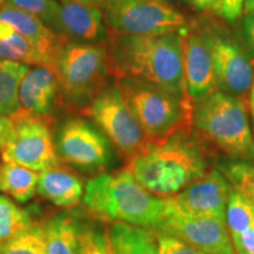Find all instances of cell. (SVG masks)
<instances>
[{"mask_svg":"<svg viewBox=\"0 0 254 254\" xmlns=\"http://www.w3.org/2000/svg\"><path fill=\"white\" fill-rule=\"evenodd\" d=\"M13 132V124L9 117L0 113V150L7 144Z\"/></svg>","mask_w":254,"mask_h":254,"instance_id":"obj_32","label":"cell"},{"mask_svg":"<svg viewBox=\"0 0 254 254\" xmlns=\"http://www.w3.org/2000/svg\"><path fill=\"white\" fill-rule=\"evenodd\" d=\"M0 254H46L44 226H32L0 245Z\"/></svg>","mask_w":254,"mask_h":254,"instance_id":"obj_27","label":"cell"},{"mask_svg":"<svg viewBox=\"0 0 254 254\" xmlns=\"http://www.w3.org/2000/svg\"><path fill=\"white\" fill-rule=\"evenodd\" d=\"M244 37L249 49L254 57V14L245 15L244 19Z\"/></svg>","mask_w":254,"mask_h":254,"instance_id":"obj_34","label":"cell"},{"mask_svg":"<svg viewBox=\"0 0 254 254\" xmlns=\"http://www.w3.org/2000/svg\"><path fill=\"white\" fill-rule=\"evenodd\" d=\"M201 254H205V253H201Z\"/></svg>","mask_w":254,"mask_h":254,"instance_id":"obj_42","label":"cell"},{"mask_svg":"<svg viewBox=\"0 0 254 254\" xmlns=\"http://www.w3.org/2000/svg\"><path fill=\"white\" fill-rule=\"evenodd\" d=\"M109 34L155 36L189 30L173 6L155 0H97Z\"/></svg>","mask_w":254,"mask_h":254,"instance_id":"obj_8","label":"cell"},{"mask_svg":"<svg viewBox=\"0 0 254 254\" xmlns=\"http://www.w3.org/2000/svg\"><path fill=\"white\" fill-rule=\"evenodd\" d=\"M247 200H249V201H251L252 202V204L254 205V195H252V196H250V198H246Z\"/></svg>","mask_w":254,"mask_h":254,"instance_id":"obj_39","label":"cell"},{"mask_svg":"<svg viewBox=\"0 0 254 254\" xmlns=\"http://www.w3.org/2000/svg\"><path fill=\"white\" fill-rule=\"evenodd\" d=\"M82 113L106 135L126 163L147 150L152 144L114 78L101 87Z\"/></svg>","mask_w":254,"mask_h":254,"instance_id":"obj_7","label":"cell"},{"mask_svg":"<svg viewBox=\"0 0 254 254\" xmlns=\"http://www.w3.org/2000/svg\"><path fill=\"white\" fill-rule=\"evenodd\" d=\"M114 254H159L153 231L116 222L109 231Z\"/></svg>","mask_w":254,"mask_h":254,"instance_id":"obj_20","label":"cell"},{"mask_svg":"<svg viewBox=\"0 0 254 254\" xmlns=\"http://www.w3.org/2000/svg\"><path fill=\"white\" fill-rule=\"evenodd\" d=\"M196 9L205 12H214L220 13L222 0H189Z\"/></svg>","mask_w":254,"mask_h":254,"instance_id":"obj_33","label":"cell"},{"mask_svg":"<svg viewBox=\"0 0 254 254\" xmlns=\"http://www.w3.org/2000/svg\"><path fill=\"white\" fill-rule=\"evenodd\" d=\"M254 14V0H245L244 1L243 15Z\"/></svg>","mask_w":254,"mask_h":254,"instance_id":"obj_35","label":"cell"},{"mask_svg":"<svg viewBox=\"0 0 254 254\" xmlns=\"http://www.w3.org/2000/svg\"><path fill=\"white\" fill-rule=\"evenodd\" d=\"M231 189L245 198L254 195V159H234L219 165Z\"/></svg>","mask_w":254,"mask_h":254,"instance_id":"obj_25","label":"cell"},{"mask_svg":"<svg viewBox=\"0 0 254 254\" xmlns=\"http://www.w3.org/2000/svg\"><path fill=\"white\" fill-rule=\"evenodd\" d=\"M13 132L1 148L2 163H14L41 172L59 165L51 117H39L20 110L9 117Z\"/></svg>","mask_w":254,"mask_h":254,"instance_id":"obj_9","label":"cell"},{"mask_svg":"<svg viewBox=\"0 0 254 254\" xmlns=\"http://www.w3.org/2000/svg\"><path fill=\"white\" fill-rule=\"evenodd\" d=\"M1 151H0V165H1Z\"/></svg>","mask_w":254,"mask_h":254,"instance_id":"obj_41","label":"cell"},{"mask_svg":"<svg viewBox=\"0 0 254 254\" xmlns=\"http://www.w3.org/2000/svg\"><path fill=\"white\" fill-rule=\"evenodd\" d=\"M0 59L23 63L28 66H49L46 59L30 40L2 20H0Z\"/></svg>","mask_w":254,"mask_h":254,"instance_id":"obj_23","label":"cell"},{"mask_svg":"<svg viewBox=\"0 0 254 254\" xmlns=\"http://www.w3.org/2000/svg\"><path fill=\"white\" fill-rule=\"evenodd\" d=\"M231 190L224 174L218 168H212L204 177L167 200L174 211L184 215L226 219Z\"/></svg>","mask_w":254,"mask_h":254,"instance_id":"obj_12","label":"cell"},{"mask_svg":"<svg viewBox=\"0 0 254 254\" xmlns=\"http://www.w3.org/2000/svg\"><path fill=\"white\" fill-rule=\"evenodd\" d=\"M80 1H97V0H80Z\"/></svg>","mask_w":254,"mask_h":254,"instance_id":"obj_40","label":"cell"},{"mask_svg":"<svg viewBox=\"0 0 254 254\" xmlns=\"http://www.w3.org/2000/svg\"><path fill=\"white\" fill-rule=\"evenodd\" d=\"M7 2H8V0H0V8H2L4 6L7 5Z\"/></svg>","mask_w":254,"mask_h":254,"instance_id":"obj_37","label":"cell"},{"mask_svg":"<svg viewBox=\"0 0 254 254\" xmlns=\"http://www.w3.org/2000/svg\"><path fill=\"white\" fill-rule=\"evenodd\" d=\"M32 226L30 215L7 196L0 194V245Z\"/></svg>","mask_w":254,"mask_h":254,"instance_id":"obj_26","label":"cell"},{"mask_svg":"<svg viewBox=\"0 0 254 254\" xmlns=\"http://www.w3.org/2000/svg\"><path fill=\"white\" fill-rule=\"evenodd\" d=\"M218 90L245 99L254 80V63L231 38L207 33Z\"/></svg>","mask_w":254,"mask_h":254,"instance_id":"obj_13","label":"cell"},{"mask_svg":"<svg viewBox=\"0 0 254 254\" xmlns=\"http://www.w3.org/2000/svg\"><path fill=\"white\" fill-rule=\"evenodd\" d=\"M37 190L53 205L74 207L84 198L85 187L78 176L57 165L39 172Z\"/></svg>","mask_w":254,"mask_h":254,"instance_id":"obj_18","label":"cell"},{"mask_svg":"<svg viewBox=\"0 0 254 254\" xmlns=\"http://www.w3.org/2000/svg\"><path fill=\"white\" fill-rule=\"evenodd\" d=\"M155 234L176 237L205 254H236L226 219L195 218L174 211L166 199V208Z\"/></svg>","mask_w":254,"mask_h":254,"instance_id":"obj_11","label":"cell"},{"mask_svg":"<svg viewBox=\"0 0 254 254\" xmlns=\"http://www.w3.org/2000/svg\"><path fill=\"white\" fill-rule=\"evenodd\" d=\"M39 172L14 163L0 165V192L18 202H26L36 194Z\"/></svg>","mask_w":254,"mask_h":254,"instance_id":"obj_22","label":"cell"},{"mask_svg":"<svg viewBox=\"0 0 254 254\" xmlns=\"http://www.w3.org/2000/svg\"><path fill=\"white\" fill-rule=\"evenodd\" d=\"M249 97H250V109H251V113H252V117H253V119H254V80H253L252 87H251V90H250Z\"/></svg>","mask_w":254,"mask_h":254,"instance_id":"obj_36","label":"cell"},{"mask_svg":"<svg viewBox=\"0 0 254 254\" xmlns=\"http://www.w3.org/2000/svg\"><path fill=\"white\" fill-rule=\"evenodd\" d=\"M0 20L7 23L19 34L30 40L46 59L49 66L53 65L57 52L66 39L55 33L38 18L8 5L0 8Z\"/></svg>","mask_w":254,"mask_h":254,"instance_id":"obj_17","label":"cell"},{"mask_svg":"<svg viewBox=\"0 0 254 254\" xmlns=\"http://www.w3.org/2000/svg\"><path fill=\"white\" fill-rule=\"evenodd\" d=\"M120 90L129 109L152 144H160L182 131L192 129L193 103L132 78H118Z\"/></svg>","mask_w":254,"mask_h":254,"instance_id":"obj_6","label":"cell"},{"mask_svg":"<svg viewBox=\"0 0 254 254\" xmlns=\"http://www.w3.org/2000/svg\"><path fill=\"white\" fill-rule=\"evenodd\" d=\"M192 124L201 138L230 158L254 159L245 99L215 91L193 103Z\"/></svg>","mask_w":254,"mask_h":254,"instance_id":"obj_5","label":"cell"},{"mask_svg":"<svg viewBox=\"0 0 254 254\" xmlns=\"http://www.w3.org/2000/svg\"><path fill=\"white\" fill-rule=\"evenodd\" d=\"M245 0H222L220 14L230 23H234L243 15Z\"/></svg>","mask_w":254,"mask_h":254,"instance_id":"obj_31","label":"cell"},{"mask_svg":"<svg viewBox=\"0 0 254 254\" xmlns=\"http://www.w3.org/2000/svg\"><path fill=\"white\" fill-rule=\"evenodd\" d=\"M226 225L236 254H254V205L237 190H231Z\"/></svg>","mask_w":254,"mask_h":254,"instance_id":"obj_19","label":"cell"},{"mask_svg":"<svg viewBox=\"0 0 254 254\" xmlns=\"http://www.w3.org/2000/svg\"><path fill=\"white\" fill-rule=\"evenodd\" d=\"M79 254H114L109 232L95 227L82 228Z\"/></svg>","mask_w":254,"mask_h":254,"instance_id":"obj_29","label":"cell"},{"mask_svg":"<svg viewBox=\"0 0 254 254\" xmlns=\"http://www.w3.org/2000/svg\"><path fill=\"white\" fill-rule=\"evenodd\" d=\"M55 32L78 43H105L109 32L97 1L59 0Z\"/></svg>","mask_w":254,"mask_h":254,"instance_id":"obj_15","label":"cell"},{"mask_svg":"<svg viewBox=\"0 0 254 254\" xmlns=\"http://www.w3.org/2000/svg\"><path fill=\"white\" fill-rule=\"evenodd\" d=\"M52 67L59 84L58 104L81 112L87 109L112 75L106 41H64Z\"/></svg>","mask_w":254,"mask_h":254,"instance_id":"obj_4","label":"cell"},{"mask_svg":"<svg viewBox=\"0 0 254 254\" xmlns=\"http://www.w3.org/2000/svg\"><path fill=\"white\" fill-rule=\"evenodd\" d=\"M59 84L52 66H31L19 87V103L25 112L50 117L58 104Z\"/></svg>","mask_w":254,"mask_h":254,"instance_id":"obj_16","label":"cell"},{"mask_svg":"<svg viewBox=\"0 0 254 254\" xmlns=\"http://www.w3.org/2000/svg\"><path fill=\"white\" fill-rule=\"evenodd\" d=\"M31 66L23 63L0 59V113L12 117L21 110L19 87Z\"/></svg>","mask_w":254,"mask_h":254,"instance_id":"obj_24","label":"cell"},{"mask_svg":"<svg viewBox=\"0 0 254 254\" xmlns=\"http://www.w3.org/2000/svg\"><path fill=\"white\" fill-rule=\"evenodd\" d=\"M183 67L186 93L192 103L218 91L207 33L187 30L183 34Z\"/></svg>","mask_w":254,"mask_h":254,"instance_id":"obj_14","label":"cell"},{"mask_svg":"<svg viewBox=\"0 0 254 254\" xmlns=\"http://www.w3.org/2000/svg\"><path fill=\"white\" fill-rule=\"evenodd\" d=\"M158 239L159 254H201L194 247H192L185 241L178 239L176 237L155 234Z\"/></svg>","mask_w":254,"mask_h":254,"instance_id":"obj_30","label":"cell"},{"mask_svg":"<svg viewBox=\"0 0 254 254\" xmlns=\"http://www.w3.org/2000/svg\"><path fill=\"white\" fill-rule=\"evenodd\" d=\"M126 168L146 190L163 199L177 195L212 170L207 151L190 135V129L151 144Z\"/></svg>","mask_w":254,"mask_h":254,"instance_id":"obj_2","label":"cell"},{"mask_svg":"<svg viewBox=\"0 0 254 254\" xmlns=\"http://www.w3.org/2000/svg\"><path fill=\"white\" fill-rule=\"evenodd\" d=\"M155 1H160V2H165V4H171L173 0H155Z\"/></svg>","mask_w":254,"mask_h":254,"instance_id":"obj_38","label":"cell"},{"mask_svg":"<svg viewBox=\"0 0 254 254\" xmlns=\"http://www.w3.org/2000/svg\"><path fill=\"white\" fill-rule=\"evenodd\" d=\"M59 160L73 166L97 170L106 167L112 158V144L106 135L84 118L64 122L55 135Z\"/></svg>","mask_w":254,"mask_h":254,"instance_id":"obj_10","label":"cell"},{"mask_svg":"<svg viewBox=\"0 0 254 254\" xmlns=\"http://www.w3.org/2000/svg\"><path fill=\"white\" fill-rule=\"evenodd\" d=\"M84 202L95 218L153 231L163 218L166 199L146 190L127 168L100 173L85 185Z\"/></svg>","mask_w":254,"mask_h":254,"instance_id":"obj_3","label":"cell"},{"mask_svg":"<svg viewBox=\"0 0 254 254\" xmlns=\"http://www.w3.org/2000/svg\"><path fill=\"white\" fill-rule=\"evenodd\" d=\"M183 34H109L106 46L111 74L114 79H138L178 97L190 98L184 79Z\"/></svg>","mask_w":254,"mask_h":254,"instance_id":"obj_1","label":"cell"},{"mask_svg":"<svg viewBox=\"0 0 254 254\" xmlns=\"http://www.w3.org/2000/svg\"><path fill=\"white\" fill-rule=\"evenodd\" d=\"M81 228L67 214L52 218L44 226L46 254H79Z\"/></svg>","mask_w":254,"mask_h":254,"instance_id":"obj_21","label":"cell"},{"mask_svg":"<svg viewBox=\"0 0 254 254\" xmlns=\"http://www.w3.org/2000/svg\"><path fill=\"white\" fill-rule=\"evenodd\" d=\"M187 1H189V0H187Z\"/></svg>","mask_w":254,"mask_h":254,"instance_id":"obj_43","label":"cell"},{"mask_svg":"<svg viewBox=\"0 0 254 254\" xmlns=\"http://www.w3.org/2000/svg\"><path fill=\"white\" fill-rule=\"evenodd\" d=\"M7 5L38 18L55 32L59 0H8Z\"/></svg>","mask_w":254,"mask_h":254,"instance_id":"obj_28","label":"cell"}]
</instances>
